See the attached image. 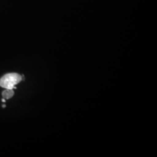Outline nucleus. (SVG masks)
Returning a JSON list of instances; mask_svg holds the SVG:
<instances>
[{"instance_id":"nucleus-1","label":"nucleus","mask_w":157,"mask_h":157,"mask_svg":"<svg viewBox=\"0 0 157 157\" xmlns=\"http://www.w3.org/2000/svg\"><path fill=\"white\" fill-rule=\"evenodd\" d=\"M22 80V77L17 73H8L0 79V86L6 89H13Z\"/></svg>"},{"instance_id":"nucleus-2","label":"nucleus","mask_w":157,"mask_h":157,"mask_svg":"<svg viewBox=\"0 0 157 157\" xmlns=\"http://www.w3.org/2000/svg\"><path fill=\"white\" fill-rule=\"evenodd\" d=\"M2 97L5 99H10L14 95L13 89H6L2 92Z\"/></svg>"},{"instance_id":"nucleus-3","label":"nucleus","mask_w":157,"mask_h":157,"mask_svg":"<svg viewBox=\"0 0 157 157\" xmlns=\"http://www.w3.org/2000/svg\"><path fill=\"white\" fill-rule=\"evenodd\" d=\"M1 101H2V102H6V99H5V98H3V99H2Z\"/></svg>"},{"instance_id":"nucleus-4","label":"nucleus","mask_w":157,"mask_h":157,"mask_svg":"<svg viewBox=\"0 0 157 157\" xmlns=\"http://www.w3.org/2000/svg\"><path fill=\"white\" fill-rule=\"evenodd\" d=\"M2 107H3V108H6V105H2Z\"/></svg>"}]
</instances>
